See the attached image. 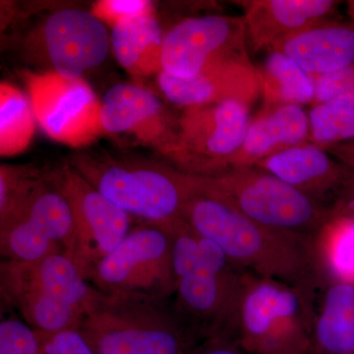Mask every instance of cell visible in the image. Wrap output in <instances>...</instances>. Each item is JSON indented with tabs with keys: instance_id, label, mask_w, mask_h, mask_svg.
Listing matches in <instances>:
<instances>
[{
	"instance_id": "cell-30",
	"label": "cell",
	"mask_w": 354,
	"mask_h": 354,
	"mask_svg": "<svg viewBox=\"0 0 354 354\" xmlns=\"http://www.w3.org/2000/svg\"><path fill=\"white\" fill-rule=\"evenodd\" d=\"M91 12L111 29L153 13V6L145 0H102L92 7Z\"/></svg>"
},
{
	"instance_id": "cell-24",
	"label": "cell",
	"mask_w": 354,
	"mask_h": 354,
	"mask_svg": "<svg viewBox=\"0 0 354 354\" xmlns=\"http://www.w3.org/2000/svg\"><path fill=\"white\" fill-rule=\"evenodd\" d=\"M257 69L265 106L314 104V77L285 53L269 51L265 62Z\"/></svg>"
},
{
	"instance_id": "cell-12",
	"label": "cell",
	"mask_w": 354,
	"mask_h": 354,
	"mask_svg": "<svg viewBox=\"0 0 354 354\" xmlns=\"http://www.w3.org/2000/svg\"><path fill=\"white\" fill-rule=\"evenodd\" d=\"M247 59L250 58L243 18L215 14L188 18L167 32L162 71L188 79L221 62Z\"/></svg>"
},
{
	"instance_id": "cell-21",
	"label": "cell",
	"mask_w": 354,
	"mask_h": 354,
	"mask_svg": "<svg viewBox=\"0 0 354 354\" xmlns=\"http://www.w3.org/2000/svg\"><path fill=\"white\" fill-rule=\"evenodd\" d=\"M322 290L312 322V354L354 353L353 283L335 281Z\"/></svg>"
},
{
	"instance_id": "cell-6",
	"label": "cell",
	"mask_w": 354,
	"mask_h": 354,
	"mask_svg": "<svg viewBox=\"0 0 354 354\" xmlns=\"http://www.w3.org/2000/svg\"><path fill=\"white\" fill-rule=\"evenodd\" d=\"M72 167L129 215L156 225L181 218L195 187L191 174L151 162L81 158Z\"/></svg>"
},
{
	"instance_id": "cell-8",
	"label": "cell",
	"mask_w": 354,
	"mask_h": 354,
	"mask_svg": "<svg viewBox=\"0 0 354 354\" xmlns=\"http://www.w3.org/2000/svg\"><path fill=\"white\" fill-rule=\"evenodd\" d=\"M132 228L95 268L88 281L104 295L165 301L176 295L172 236L167 225Z\"/></svg>"
},
{
	"instance_id": "cell-34",
	"label": "cell",
	"mask_w": 354,
	"mask_h": 354,
	"mask_svg": "<svg viewBox=\"0 0 354 354\" xmlns=\"http://www.w3.org/2000/svg\"><path fill=\"white\" fill-rule=\"evenodd\" d=\"M342 206L348 207V208L353 209L354 211V171L351 172L349 176L348 183L346 184L344 192H342L341 200H339V205Z\"/></svg>"
},
{
	"instance_id": "cell-29",
	"label": "cell",
	"mask_w": 354,
	"mask_h": 354,
	"mask_svg": "<svg viewBox=\"0 0 354 354\" xmlns=\"http://www.w3.org/2000/svg\"><path fill=\"white\" fill-rule=\"evenodd\" d=\"M36 330L24 320L6 317L0 323V354H38Z\"/></svg>"
},
{
	"instance_id": "cell-15",
	"label": "cell",
	"mask_w": 354,
	"mask_h": 354,
	"mask_svg": "<svg viewBox=\"0 0 354 354\" xmlns=\"http://www.w3.org/2000/svg\"><path fill=\"white\" fill-rule=\"evenodd\" d=\"M101 123L104 132L131 135L165 155L176 140L177 120H171L157 95L134 84H118L106 91Z\"/></svg>"
},
{
	"instance_id": "cell-13",
	"label": "cell",
	"mask_w": 354,
	"mask_h": 354,
	"mask_svg": "<svg viewBox=\"0 0 354 354\" xmlns=\"http://www.w3.org/2000/svg\"><path fill=\"white\" fill-rule=\"evenodd\" d=\"M32 38V50L50 71L67 78H83L106 60L111 48L106 26L78 8L51 13Z\"/></svg>"
},
{
	"instance_id": "cell-5",
	"label": "cell",
	"mask_w": 354,
	"mask_h": 354,
	"mask_svg": "<svg viewBox=\"0 0 354 354\" xmlns=\"http://www.w3.org/2000/svg\"><path fill=\"white\" fill-rule=\"evenodd\" d=\"M314 312L292 286L248 272L235 342L246 354H312Z\"/></svg>"
},
{
	"instance_id": "cell-31",
	"label": "cell",
	"mask_w": 354,
	"mask_h": 354,
	"mask_svg": "<svg viewBox=\"0 0 354 354\" xmlns=\"http://www.w3.org/2000/svg\"><path fill=\"white\" fill-rule=\"evenodd\" d=\"M36 332L39 337L38 354H95L77 330Z\"/></svg>"
},
{
	"instance_id": "cell-20",
	"label": "cell",
	"mask_w": 354,
	"mask_h": 354,
	"mask_svg": "<svg viewBox=\"0 0 354 354\" xmlns=\"http://www.w3.org/2000/svg\"><path fill=\"white\" fill-rule=\"evenodd\" d=\"M290 57L312 77L354 65V24L326 21L279 39L268 51Z\"/></svg>"
},
{
	"instance_id": "cell-22",
	"label": "cell",
	"mask_w": 354,
	"mask_h": 354,
	"mask_svg": "<svg viewBox=\"0 0 354 354\" xmlns=\"http://www.w3.org/2000/svg\"><path fill=\"white\" fill-rule=\"evenodd\" d=\"M162 35L155 13L111 29V46L116 62L135 77L162 71Z\"/></svg>"
},
{
	"instance_id": "cell-35",
	"label": "cell",
	"mask_w": 354,
	"mask_h": 354,
	"mask_svg": "<svg viewBox=\"0 0 354 354\" xmlns=\"http://www.w3.org/2000/svg\"><path fill=\"white\" fill-rule=\"evenodd\" d=\"M346 354H354V353H346Z\"/></svg>"
},
{
	"instance_id": "cell-1",
	"label": "cell",
	"mask_w": 354,
	"mask_h": 354,
	"mask_svg": "<svg viewBox=\"0 0 354 354\" xmlns=\"http://www.w3.org/2000/svg\"><path fill=\"white\" fill-rule=\"evenodd\" d=\"M181 218L198 234L220 247L228 260L259 278L295 288L315 306L325 288L312 239L266 227L205 187L197 176Z\"/></svg>"
},
{
	"instance_id": "cell-7",
	"label": "cell",
	"mask_w": 354,
	"mask_h": 354,
	"mask_svg": "<svg viewBox=\"0 0 354 354\" xmlns=\"http://www.w3.org/2000/svg\"><path fill=\"white\" fill-rule=\"evenodd\" d=\"M197 177L205 187L255 223L306 239H313L334 212L259 167H237Z\"/></svg>"
},
{
	"instance_id": "cell-23",
	"label": "cell",
	"mask_w": 354,
	"mask_h": 354,
	"mask_svg": "<svg viewBox=\"0 0 354 354\" xmlns=\"http://www.w3.org/2000/svg\"><path fill=\"white\" fill-rule=\"evenodd\" d=\"M325 286L330 283L354 285V211L335 206L329 220L312 239Z\"/></svg>"
},
{
	"instance_id": "cell-26",
	"label": "cell",
	"mask_w": 354,
	"mask_h": 354,
	"mask_svg": "<svg viewBox=\"0 0 354 354\" xmlns=\"http://www.w3.org/2000/svg\"><path fill=\"white\" fill-rule=\"evenodd\" d=\"M28 167H0V230L17 220L32 198L50 181Z\"/></svg>"
},
{
	"instance_id": "cell-4",
	"label": "cell",
	"mask_w": 354,
	"mask_h": 354,
	"mask_svg": "<svg viewBox=\"0 0 354 354\" xmlns=\"http://www.w3.org/2000/svg\"><path fill=\"white\" fill-rule=\"evenodd\" d=\"M95 354H186V332L160 300L100 292L77 329Z\"/></svg>"
},
{
	"instance_id": "cell-25",
	"label": "cell",
	"mask_w": 354,
	"mask_h": 354,
	"mask_svg": "<svg viewBox=\"0 0 354 354\" xmlns=\"http://www.w3.org/2000/svg\"><path fill=\"white\" fill-rule=\"evenodd\" d=\"M36 131V116L29 97L8 82L0 84V153L24 152Z\"/></svg>"
},
{
	"instance_id": "cell-10",
	"label": "cell",
	"mask_w": 354,
	"mask_h": 354,
	"mask_svg": "<svg viewBox=\"0 0 354 354\" xmlns=\"http://www.w3.org/2000/svg\"><path fill=\"white\" fill-rule=\"evenodd\" d=\"M53 179L69 203L73 216L69 258L88 281L97 265L132 230L130 215L93 187L72 165L53 174Z\"/></svg>"
},
{
	"instance_id": "cell-14",
	"label": "cell",
	"mask_w": 354,
	"mask_h": 354,
	"mask_svg": "<svg viewBox=\"0 0 354 354\" xmlns=\"http://www.w3.org/2000/svg\"><path fill=\"white\" fill-rule=\"evenodd\" d=\"M73 234L71 208L51 174L22 215L0 230V251L3 259L19 262H32L55 254L69 257Z\"/></svg>"
},
{
	"instance_id": "cell-2",
	"label": "cell",
	"mask_w": 354,
	"mask_h": 354,
	"mask_svg": "<svg viewBox=\"0 0 354 354\" xmlns=\"http://www.w3.org/2000/svg\"><path fill=\"white\" fill-rule=\"evenodd\" d=\"M172 236L176 315L211 339L235 342L237 318L248 272L235 267L220 247L183 218L167 225Z\"/></svg>"
},
{
	"instance_id": "cell-17",
	"label": "cell",
	"mask_w": 354,
	"mask_h": 354,
	"mask_svg": "<svg viewBox=\"0 0 354 354\" xmlns=\"http://www.w3.org/2000/svg\"><path fill=\"white\" fill-rule=\"evenodd\" d=\"M255 167L333 209L353 171L310 141L266 158Z\"/></svg>"
},
{
	"instance_id": "cell-9",
	"label": "cell",
	"mask_w": 354,
	"mask_h": 354,
	"mask_svg": "<svg viewBox=\"0 0 354 354\" xmlns=\"http://www.w3.org/2000/svg\"><path fill=\"white\" fill-rule=\"evenodd\" d=\"M251 120L250 106L241 102L184 109L177 118L174 145L165 156L191 176L221 174L241 148Z\"/></svg>"
},
{
	"instance_id": "cell-28",
	"label": "cell",
	"mask_w": 354,
	"mask_h": 354,
	"mask_svg": "<svg viewBox=\"0 0 354 354\" xmlns=\"http://www.w3.org/2000/svg\"><path fill=\"white\" fill-rule=\"evenodd\" d=\"M314 104L337 102L354 106V65L326 75L314 77Z\"/></svg>"
},
{
	"instance_id": "cell-3",
	"label": "cell",
	"mask_w": 354,
	"mask_h": 354,
	"mask_svg": "<svg viewBox=\"0 0 354 354\" xmlns=\"http://www.w3.org/2000/svg\"><path fill=\"white\" fill-rule=\"evenodd\" d=\"M0 288L28 325L46 333L78 329L100 295L64 254L32 262L4 259Z\"/></svg>"
},
{
	"instance_id": "cell-16",
	"label": "cell",
	"mask_w": 354,
	"mask_h": 354,
	"mask_svg": "<svg viewBox=\"0 0 354 354\" xmlns=\"http://www.w3.org/2000/svg\"><path fill=\"white\" fill-rule=\"evenodd\" d=\"M158 83L169 102L184 109L227 101L251 106L261 97L259 74L250 59L221 62L188 79L160 71Z\"/></svg>"
},
{
	"instance_id": "cell-19",
	"label": "cell",
	"mask_w": 354,
	"mask_h": 354,
	"mask_svg": "<svg viewBox=\"0 0 354 354\" xmlns=\"http://www.w3.org/2000/svg\"><path fill=\"white\" fill-rule=\"evenodd\" d=\"M310 141L308 113L298 104L265 106L252 118L241 148L227 169L255 167L266 158Z\"/></svg>"
},
{
	"instance_id": "cell-18",
	"label": "cell",
	"mask_w": 354,
	"mask_h": 354,
	"mask_svg": "<svg viewBox=\"0 0 354 354\" xmlns=\"http://www.w3.org/2000/svg\"><path fill=\"white\" fill-rule=\"evenodd\" d=\"M243 8L247 43L253 53L269 50L279 39L330 21L339 2L330 0H247Z\"/></svg>"
},
{
	"instance_id": "cell-11",
	"label": "cell",
	"mask_w": 354,
	"mask_h": 354,
	"mask_svg": "<svg viewBox=\"0 0 354 354\" xmlns=\"http://www.w3.org/2000/svg\"><path fill=\"white\" fill-rule=\"evenodd\" d=\"M26 85L37 122L51 139L79 148L104 133L101 100L83 78H67L48 70L27 74Z\"/></svg>"
},
{
	"instance_id": "cell-27",
	"label": "cell",
	"mask_w": 354,
	"mask_h": 354,
	"mask_svg": "<svg viewBox=\"0 0 354 354\" xmlns=\"http://www.w3.org/2000/svg\"><path fill=\"white\" fill-rule=\"evenodd\" d=\"M310 142L327 147L354 140V106L337 102L314 104L308 113Z\"/></svg>"
},
{
	"instance_id": "cell-33",
	"label": "cell",
	"mask_w": 354,
	"mask_h": 354,
	"mask_svg": "<svg viewBox=\"0 0 354 354\" xmlns=\"http://www.w3.org/2000/svg\"><path fill=\"white\" fill-rule=\"evenodd\" d=\"M325 150L335 160L354 171V140L327 147Z\"/></svg>"
},
{
	"instance_id": "cell-32",
	"label": "cell",
	"mask_w": 354,
	"mask_h": 354,
	"mask_svg": "<svg viewBox=\"0 0 354 354\" xmlns=\"http://www.w3.org/2000/svg\"><path fill=\"white\" fill-rule=\"evenodd\" d=\"M195 354H246L234 341L227 339H208Z\"/></svg>"
}]
</instances>
